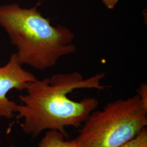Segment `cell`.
Returning a JSON list of instances; mask_svg holds the SVG:
<instances>
[{
    "label": "cell",
    "mask_w": 147,
    "mask_h": 147,
    "mask_svg": "<svg viewBox=\"0 0 147 147\" xmlns=\"http://www.w3.org/2000/svg\"><path fill=\"white\" fill-rule=\"evenodd\" d=\"M147 125V106L138 94L93 111L74 140L80 147H119Z\"/></svg>",
    "instance_id": "obj_3"
},
{
    "label": "cell",
    "mask_w": 147,
    "mask_h": 147,
    "mask_svg": "<svg viewBox=\"0 0 147 147\" xmlns=\"http://www.w3.org/2000/svg\"><path fill=\"white\" fill-rule=\"evenodd\" d=\"M105 76L104 73H100L84 79L80 73L74 71L29 83L26 93L19 96L22 105H18L16 112L17 119L24 120L22 131L36 138L45 130H55L67 138L65 127H81L99 105L95 98L76 101L69 98V93L77 89H104L107 86L101 81Z\"/></svg>",
    "instance_id": "obj_1"
},
{
    "label": "cell",
    "mask_w": 147,
    "mask_h": 147,
    "mask_svg": "<svg viewBox=\"0 0 147 147\" xmlns=\"http://www.w3.org/2000/svg\"><path fill=\"white\" fill-rule=\"evenodd\" d=\"M14 147V146H7V147Z\"/></svg>",
    "instance_id": "obj_9"
},
{
    "label": "cell",
    "mask_w": 147,
    "mask_h": 147,
    "mask_svg": "<svg viewBox=\"0 0 147 147\" xmlns=\"http://www.w3.org/2000/svg\"><path fill=\"white\" fill-rule=\"evenodd\" d=\"M136 92L143 103L147 106V84L145 83L141 84L137 89Z\"/></svg>",
    "instance_id": "obj_7"
},
{
    "label": "cell",
    "mask_w": 147,
    "mask_h": 147,
    "mask_svg": "<svg viewBox=\"0 0 147 147\" xmlns=\"http://www.w3.org/2000/svg\"><path fill=\"white\" fill-rule=\"evenodd\" d=\"M38 147H80L74 140L65 141L63 134L55 130H49L39 142Z\"/></svg>",
    "instance_id": "obj_5"
},
{
    "label": "cell",
    "mask_w": 147,
    "mask_h": 147,
    "mask_svg": "<svg viewBox=\"0 0 147 147\" xmlns=\"http://www.w3.org/2000/svg\"><path fill=\"white\" fill-rule=\"evenodd\" d=\"M36 79L34 75L22 68L16 53L11 56L5 66L0 67V117L11 119L17 112L18 105L9 100L8 93L13 89L25 90L29 83Z\"/></svg>",
    "instance_id": "obj_4"
},
{
    "label": "cell",
    "mask_w": 147,
    "mask_h": 147,
    "mask_svg": "<svg viewBox=\"0 0 147 147\" xmlns=\"http://www.w3.org/2000/svg\"><path fill=\"white\" fill-rule=\"evenodd\" d=\"M105 6L109 9H113L119 0H101Z\"/></svg>",
    "instance_id": "obj_8"
},
{
    "label": "cell",
    "mask_w": 147,
    "mask_h": 147,
    "mask_svg": "<svg viewBox=\"0 0 147 147\" xmlns=\"http://www.w3.org/2000/svg\"><path fill=\"white\" fill-rule=\"evenodd\" d=\"M119 147H147V129L144 127L136 136Z\"/></svg>",
    "instance_id": "obj_6"
},
{
    "label": "cell",
    "mask_w": 147,
    "mask_h": 147,
    "mask_svg": "<svg viewBox=\"0 0 147 147\" xmlns=\"http://www.w3.org/2000/svg\"><path fill=\"white\" fill-rule=\"evenodd\" d=\"M0 25L17 47L18 60L38 70L56 65L59 59L76 51L73 32L55 26L37 9L21 8L17 3L0 5Z\"/></svg>",
    "instance_id": "obj_2"
}]
</instances>
